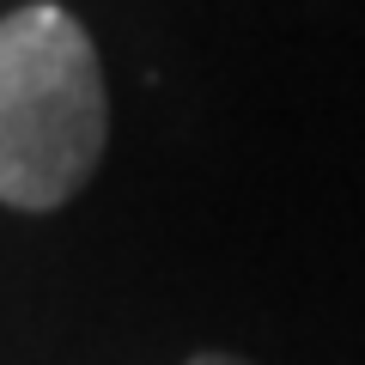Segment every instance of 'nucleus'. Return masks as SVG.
Masks as SVG:
<instances>
[{"instance_id": "1", "label": "nucleus", "mask_w": 365, "mask_h": 365, "mask_svg": "<svg viewBox=\"0 0 365 365\" xmlns=\"http://www.w3.org/2000/svg\"><path fill=\"white\" fill-rule=\"evenodd\" d=\"M110 140L104 61L67 6L37 0L0 19V201L67 207Z\"/></svg>"}, {"instance_id": "2", "label": "nucleus", "mask_w": 365, "mask_h": 365, "mask_svg": "<svg viewBox=\"0 0 365 365\" xmlns=\"http://www.w3.org/2000/svg\"><path fill=\"white\" fill-rule=\"evenodd\" d=\"M189 365H244V359H232V353H201V359H189Z\"/></svg>"}]
</instances>
